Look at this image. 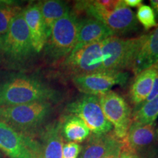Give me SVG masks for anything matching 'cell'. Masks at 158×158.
Here are the masks:
<instances>
[{"label":"cell","instance_id":"obj_1","mask_svg":"<svg viewBox=\"0 0 158 158\" xmlns=\"http://www.w3.org/2000/svg\"><path fill=\"white\" fill-rule=\"evenodd\" d=\"M57 98L56 90L32 77L16 76L0 82V107L51 102Z\"/></svg>","mask_w":158,"mask_h":158},{"label":"cell","instance_id":"obj_2","mask_svg":"<svg viewBox=\"0 0 158 158\" xmlns=\"http://www.w3.org/2000/svg\"><path fill=\"white\" fill-rule=\"evenodd\" d=\"M78 16L79 13H86L103 23L114 32V35H122L135 31L138 23L134 12L128 7L124 0H118L114 8H104L96 1H78L74 4L72 10Z\"/></svg>","mask_w":158,"mask_h":158},{"label":"cell","instance_id":"obj_3","mask_svg":"<svg viewBox=\"0 0 158 158\" xmlns=\"http://www.w3.org/2000/svg\"><path fill=\"white\" fill-rule=\"evenodd\" d=\"M78 19L73 11L56 21L43 50L53 63L62 62L73 50L77 42Z\"/></svg>","mask_w":158,"mask_h":158},{"label":"cell","instance_id":"obj_4","mask_svg":"<svg viewBox=\"0 0 158 158\" xmlns=\"http://www.w3.org/2000/svg\"><path fill=\"white\" fill-rule=\"evenodd\" d=\"M52 105L39 101L0 107V121L23 133L36 130L51 114Z\"/></svg>","mask_w":158,"mask_h":158},{"label":"cell","instance_id":"obj_5","mask_svg":"<svg viewBox=\"0 0 158 158\" xmlns=\"http://www.w3.org/2000/svg\"><path fill=\"white\" fill-rule=\"evenodd\" d=\"M144 35L133 38H121L116 35L102 42V70H130Z\"/></svg>","mask_w":158,"mask_h":158},{"label":"cell","instance_id":"obj_6","mask_svg":"<svg viewBox=\"0 0 158 158\" xmlns=\"http://www.w3.org/2000/svg\"><path fill=\"white\" fill-rule=\"evenodd\" d=\"M1 53L15 62H23L35 53L23 15V10L12 21L0 42Z\"/></svg>","mask_w":158,"mask_h":158},{"label":"cell","instance_id":"obj_7","mask_svg":"<svg viewBox=\"0 0 158 158\" xmlns=\"http://www.w3.org/2000/svg\"><path fill=\"white\" fill-rule=\"evenodd\" d=\"M66 110L68 114L78 116L83 120L94 135L108 133L113 129L102 111L98 96L82 95L69 103Z\"/></svg>","mask_w":158,"mask_h":158},{"label":"cell","instance_id":"obj_8","mask_svg":"<svg viewBox=\"0 0 158 158\" xmlns=\"http://www.w3.org/2000/svg\"><path fill=\"white\" fill-rule=\"evenodd\" d=\"M102 42L92 43L73 51L60 62L64 73L72 78L74 76L102 71Z\"/></svg>","mask_w":158,"mask_h":158},{"label":"cell","instance_id":"obj_9","mask_svg":"<svg viewBox=\"0 0 158 158\" xmlns=\"http://www.w3.org/2000/svg\"><path fill=\"white\" fill-rule=\"evenodd\" d=\"M102 111L113 127L114 135L124 141L133 122V112L128 102L122 95L109 91L98 96Z\"/></svg>","mask_w":158,"mask_h":158},{"label":"cell","instance_id":"obj_10","mask_svg":"<svg viewBox=\"0 0 158 158\" xmlns=\"http://www.w3.org/2000/svg\"><path fill=\"white\" fill-rule=\"evenodd\" d=\"M0 150L9 158H40V144L0 121Z\"/></svg>","mask_w":158,"mask_h":158},{"label":"cell","instance_id":"obj_11","mask_svg":"<svg viewBox=\"0 0 158 158\" xmlns=\"http://www.w3.org/2000/svg\"><path fill=\"white\" fill-rule=\"evenodd\" d=\"M128 78L129 75L124 71L102 70L74 76L71 80L77 89L82 93L99 96L109 92L116 85L123 86Z\"/></svg>","mask_w":158,"mask_h":158},{"label":"cell","instance_id":"obj_12","mask_svg":"<svg viewBox=\"0 0 158 158\" xmlns=\"http://www.w3.org/2000/svg\"><path fill=\"white\" fill-rule=\"evenodd\" d=\"M114 35V32L109 28L95 19L87 17L78 20L77 42L73 51L78 50L89 44L101 42Z\"/></svg>","mask_w":158,"mask_h":158},{"label":"cell","instance_id":"obj_13","mask_svg":"<svg viewBox=\"0 0 158 158\" xmlns=\"http://www.w3.org/2000/svg\"><path fill=\"white\" fill-rule=\"evenodd\" d=\"M157 62H158V24L154 30L148 34H144L143 40L134 57L130 70L135 76Z\"/></svg>","mask_w":158,"mask_h":158},{"label":"cell","instance_id":"obj_14","mask_svg":"<svg viewBox=\"0 0 158 158\" xmlns=\"http://www.w3.org/2000/svg\"><path fill=\"white\" fill-rule=\"evenodd\" d=\"M23 15L34 50L36 53H40L44 48L48 38L40 2L30 4L23 9Z\"/></svg>","mask_w":158,"mask_h":158},{"label":"cell","instance_id":"obj_15","mask_svg":"<svg viewBox=\"0 0 158 158\" xmlns=\"http://www.w3.org/2000/svg\"><path fill=\"white\" fill-rule=\"evenodd\" d=\"M158 140V127L153 124H142L132 122L124 143L136 152L153 145Z\"/></svg>","mask_w":158,"mask_h":158},{"label":"cell","instance_id":"obj_16","mask_svg":"<svg viewBox=\"0 0 158 158\" xmlns=\"http://www.w3.org/2000/svg\"><path fill=\"white\" fill-rule=\"evenodd\" d=\"M157 72L158 62L135 75L129 89L130 100L135 107L145 102L149 97Z\"/></svg>","mask_w":158,"mask_h":158},{"label":"cell","instance_id":"obj_17","mask_svg":"<svg viewBox=\"0 0 158 158\" xmlns=\"http://www.w3.org/2000/svg\"><path fill=\"white\" fill-rule=\"evenodd\" d=\"M123 142L114 135L113 131L102 135L92 134L86 139L78 158H101Z\"/></svg>","mask_w":158,"mask_h":158},{"label":"cell","instance_id":"obj_18","mask_svg":"<svg viewBox=\"0 0 158 158\" xmlns=\"http://www.w3.org/2000/svg\"><path fill=\"white\" fill-rule=\"evenodd\" d=\"M40 144V158H62L64 145L60 124L54 122L43 130Z\"/></svg>","mask_w":158,"mask_h":158},{"label":"cell","instance_id":"obj_19","mask_svg":"<svg viewBox=\"0 0 158 158\" xmlns=\"http://www.w3.org/2000/svg\"><path fill=\"white\" fill-rule=\"evenodd\" d=\"M59 122L61 133L68 142L81 143L90 136V130L78 116L69 114Z\"/></svg>","mask_w":158,"mask_h":158},{"label":"cell","instance_id":"obj_20","mask_svg":"<svg viewBox=\"0 0 158 158\" xmlns=\"http://www.w3.org/2000/svg\"><path fill=\"white\" fill-rule=\"evenodd\" d=\"M40 5L47 37H48L52 27L56 21L69 14L70 10L64 2L59 0L40 2Z\"/></svg>","mask_w":158,"mask_h":158},{"label":"cell","instance_id":"obj_21","mask_svg":"<svg viewBox=\"0 0 158 158\" xmlns=\"http://www.w3.org/2000/svg\"><path fill=\"white\" fill-rule=\"evenodd\" d=\"M133 112V122L142 124L155 123L158 117V94L149 102L136 107Z\"/></svg>","mask_w":158,"mask_h":158},{"label":"cell","instance_id":"obj_22","mask_svg":"<svg viewBox=\"0 0 158 158\" xmlns=\"http://www.w3.org/2000/svg\"><path fill=\"white\" fill-rule=\"evenodd\" d=\"M22 10L11 1L0 5V42L8 30L12 21Z\"/></svg>","mask_w":158,"mask_h":158},{"label":"cell","instance_id":"obj_23","mask_svg":"<svg viewBox=\"0 0 158 158\" xmlns=\"http://www.w3.org/2000/svg\"><path fill=\"white\" fill-rule=\"evenodd\" d=\"M135 18L137 21L143 26L146 30H149L157 26L155 12L149 5L142 4L138 7Z\"/></svg>","mask_w":158,"mask_h":158},{"label":"cell","instance_id":"obj_24","mask_svg":"<svg viewBox=\"0 0 158 158\" xmlns=\"http://www.w3.org/2000/svg\"><path fill=\"white\" fill-rule=\"evenodd\" d=\"M82 146L75 142L64 143L62 148V158H78Z\"/></svg>","mask_w":158,"mask_h":158},{"label":"cell","instance_id":"obj_25","mask_svg":"<svg viewBox=\"0 0 158 158\" xmlns=\"http://www.w3.org/2000/svg\"><path fill=\"white\" fill-rule=\"evenodd\" d=\"M118 158H141L138 154L134 150L131 149L130 147H128L125 143H123L122 146L121 152H120L119 157Z\"/></svg>","mask_w":158,"mask_h":158},{"label":"cell","instance_id":"obj_26","mask_svg":"<svg viewBox=\"0 0 158 158\" xmlns=\"http://www.w3.org/2000/svg\"><path fill=\"white\" fill-rule=\"evenodd\" d=\"M123 143H123L118 144V145L113 148L111 150H110V151L106 153V155L102 156L101 158H118L120 152H121V149L122 146H123Z\"/></svg>","mask_w":158,"mask_h":158},{"label":"cell","instance_id":"obj_27","mask_svg":"<svg viewBox=\"0 0 158 158\" xmlns=\"http://www.w3.org/2000/svg\"><path fill=\"white\" fill-rule=\"evenodd\" d=\"M157 94H158V72H157V76H156V78L155 79V82H154L152 89L149 97H148L145 102L150 101V100H152V99L155 98Z\"/></svg>","mask_w":158,"mask_h":158},{"label":"cell","instance_id":"obj_28","mask_svg":"<svg viewBox=\"0 0 158 158\" xmlns=\"http://www.w3.org/2000/svg\"><path fill=\"white\" fill-rule=\"evenodd\" d=\"M124 2L128 7H138L143 3L142 0H124Z\"/></svg>","mask_w":158,"mask_h":158},{"label":"cell","instance_id":"obj_29","mask_svg":"<svg viewBox=\"0 0 158 158\" xmlns=\"http://www.w3.org/2000/svg\"><path fill=\"white\" fill-rule=\"evenodd\" d=\"M150 4H151L152 8L155 12V16L158 20V0H151L150 1Z\"/></svg>","mask_w":158,"mask_h":158},{"label":"cell","instance_id":"obj_30","mask_svg":"<svg viewBox=\"0 0 158 158\" xmlns=\"http://www.w3.org/2000/svg\"><path fill=\"white\" fill-rule=\"evenodd\" d=\"M0 54H1V47H0Z\"/></svg>","mask_w":158,"mask_h":158},{"label":"cell","instance_id":"obj_31","mask_svg":"<svg viewBox=\"0 0 158 158\" xmlns=\"http://www.w3.org/2000/svg\"><path fill=\"white\" fill-rule=\"evenodd\" d=\"M0 158H1V155H0Z\"/></svg>","mask_w":158,"mask_h":158}]
</instances>
